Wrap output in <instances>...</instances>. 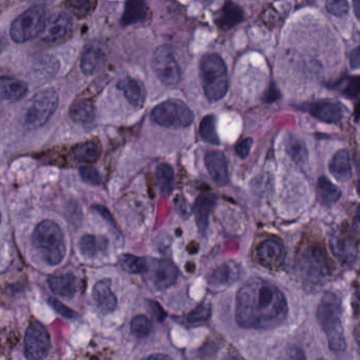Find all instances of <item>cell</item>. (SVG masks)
Returning a JSON list of instances; mask_svg holds the SVG:
<instances>
[{
    "label": "cell",
    "instance_id": "obj_33",
    "mask_svg": "<svg viewBox=\"0 0 360 360\" xmlns=\"http://www.w3.org/2000/svg\"><path fill=\"white\" fill-rule=\"evenodd\" d=\"M156 184L161 194L170 195L175 184V172L169 165H159L156 170Z\"/></svg>",
    "mask_w": 360,
    "mask_h": 360
},
{
    "label": "cell",
    "instance_id": "obj_37",
    "mask_svg": "<svg viewBox=\"0 0 360 360\" xmlns=\"http://www.w3.org/2000/svg\"><path fill=\"white\" fill-rule=\"evenodd\" d=\"M211 316V306L209 302H203L187 315V321L192 325L204 323Z\"/></svg>",
    "mask_w": 360,
    "mask_h": 360
},
{
    "label": "cell",
    "instance_id": "obj_26",
    "mask_svg": "<svg viewBox=\"0 0 360 360\" xmlns=\"http://www.w3.org/2000/svg\"><path fill=\"white\" fill-rule=\"evenodd\" d=\"M101 155V146L97 141H87L75 146L72 150V158L80 164H92Z\"/></svg>",
    "mask_w": 360,
    "mask_h": 360
},
{
    "label": "cell",
    "instance_id": "obj_41",
    "mask_svg": "<svg viewBox=\"0 0 360 360\" xmlns=\"http://www.w3.org/2000/svg\"><path fill=\"white\" fill-rule=\"evenodd\" d=\"M342 94L348 98H356L360 96V76L349 78L342 90Z\"/></svg>",
    "mask_w": 360,
    "mask_h": 360
},
{
    "label": "cell",
    "instance_id": "obj_28",
    "mask_svg": "<svg viewBox=\"0 0 360 360\" xmlns=\"http://www.w3.org/2000/svg\"><path fill=\"white\" fill-rule=\"evenodd\" d=\"M340 196H342V192L333 182L330 181L325 177L319 179L317 182V197L323 205H333L340 200Z\"/></svg>",
    "mask_w": 360,
    "mask_h": 360
},
{
    "label": "cell",
    "instance_id": "obj_50",
    "mask_svg": "<svg viewBox=\"0 0 360 360\" xmlns=\"http://www.w3.org/2000/svg\"><path fill=\"white\" fill-rule=\"evenodd\" d=\"M353 229H354V232L360 237V205L359 209H357L356 214H355Z\"/></svg>",
    "mask_w": 360,
    "mask_h": 360
},
{
    "label": "cell",
    "instance_id": "obj_18",
    "mask_svg": "<svg viewBox=\"0 0 360 360\" xmlns=\"http://www.w3.org/2000/svg\"><path fill=\"white\" fill-rule=\"evenodd\" d=\"M217 203V196L211 193H204L197 198L194 205L197 226L201 234L205 235L209 229V215Z\"/></svg>",
    "mask_w": 360,
    "mask_h": 360
},
{
    "label": "cell",
    "instance_id": "obj_29",
    "mask_svg": "<svg viewBox=\"0 0 360 360\" xmlns=\"http://www.w3.org/2000/svg\"><path fill=\"white\" fill-rule=\"evenodd\" d=\"M101 58H103V52L99 46L93 44L87 46L80 59V69L82 73L86 75H92L99 68Z\"/></svg>",
    "mask_w": 360,
    "mask_h": 360
},
{
    "label": "cell",
    "instance_id": "obj_16",
    "mask_svg": "<svg viewBox=\"0 0 360 360\" xmlns=\"http://www.w3.org/2000/svg\"><path fill=\"white\" fill-rule=\"evenodd\" d=\"M93 300L97 308L103 313L113 312L118 306V300L111 290V281L101 279L95 283L92 290Z\"/></svg>",
    "mask_w": 360,
    "mask_h": 360
},
{
    "label": "cell",
    "instance_id": "obj_19",
    "mask_svg": "<svg viewBox=\"0 0 360 360\" xmlns=\"http://www.w3.org/2000/svg\"><path fill=\"white\" fill-rule=\"evenodd\" d=\"M118 89L135 109H141L145 103V88L135 78L126 77L118 84Z\"/></svg>",
    "mask_w": 360,
    "mask_h": 360
},
{
    "label": "cell",
    "instance_id": "obj_49",
    "mask_svg": "<svg viewBox=\"0 0 360 360\" xmlns=\"http://www.w3.org/2000/svg\"><path fill=\"white\" fill-rule=\"evenodd\" d=\"M350 65L354 70L360 68V44L351 52Z\"/></svg>",
    "mask_w": 360,
    "mask_h": 360
},
{
    "label": "cell",
    "instance_id": "obj_1",
    "mask_svg": "<svg viewBox=\"0 0 360 360\" xmlns=\"http://www.w3.org/2000/svg\"><path fill=\"white\" fill-rule=\"evenodd\" d=\"M289 306L285 294L270 281L254 278L236 296V321L244 329L268 330L287 319Z\"/></svg>",
    "mask_w": 360,
    "mask_h": 360
},
{
    "label": "cell",
    "instance_id": "obj_56",
    "mask_svg": "<svg viewBox=\"0 0 360 360\" xmlns=\"http://www.w3.org/2000/svg\"><path fill=\"white\" fill-rule=\"evenodd\" d=\"M356 167L357 170H359V172L360 173V155L356 158Z\"/></svg>",
    "mask_w": 360,
    "mask_h": 360
},
{
    "label": "cell",
    "instance_id": "obj_5",
    "mask_svg": "<svg viewBox=\"0 0 360 360\" xmlns=\"http://www.w3.org/2000/svg\"><path fill=\"white\" fill-rule=\"evenodd\" d=\"M297 273L309 285H319L327 281L330 266L327 255L321 248L310 245L304 248L297 258Z\"/></svg>",
    "mask_w": 360,
    "mask_h": 360
},
{
    "label": "cell",
    "instance_id": "obj_55",
    "mask_svg": "<svg viewBox=\"0 0 360 360\" xmlns=\"http://www.w3.org/2000/svg\"><path fill=\"white\" fill-rule=\"evenodd\" d=\"M34 4H36V6H42V4H50L53 0H31Z\"/></svg>",
    "mask_w": 360,
    "mask_h": 360
},
{
    "label": "cell",
    "instance_id": "obj_57",
    "mask_svg": "<svg viewBox=\"0 0 360 360\" xmlns=\"http://www.w3.org/2000/svg\"><path fill=\"white\" fill-rule=\"evenodd\" d=\"M357 193L360 195V179L357 180L356 182Z\"/></svg>",
    "mask_w": 360,
    "mask_h": 360
},
{
    "label": "cell",
    "instance_id": "obj_25",
    "mask_svg": "<svg viewBox=\"0 0 360 360\" xmlns=\"http://www.w3.org/2000/svg\"><path fill=\"white\" fill-rule=\"evenodd\" d=\"M1 96L4 101L16 103L21 101L27 93V84L19 79L2 77L0 82Z\"/></svg>",
    "mask_w": 360,
    "mask_h": 360
},
{
    "label": "cell",
    "instance_id": "obj_58",
    "mask_svg": "<svg viewBox=\"0 0 360 360\" xmlns=\"http://www.w3.org/2000/svg\"><path fill=\"white\" fill-rule=\"evenodd\" d=\"M318 360H327V359H318Z\"/></svg>",
    "mask_w": 360,
    "mask_h": 360
},
{
    "label": "cell",
    "instance_id": "obj_11",
    "mask_svg": "<svg viewBox=\"0 0 360 360\" xmlns=\"http://www.w3.org/2000/svg\"><path fill=\"white\" fill-rule=\"evenodd\" d=\"M147 281L156 290H165L177 283L179 270L173 262L163 259H148Z\"/></svg>",
    "mask_w": 360,
    "mask_h": 360
},
{
    "label": "cell",
    "instance_id": "obj_52",
    "mask_svg": "<svg viewBox=\"0 0 360 360\" xmlns=\"http://www.w3.org/2000/svg\"><path fill=\"white\" fill-rule=\"evenodd\" d=\"M142 360H171V359L167 356V355L158 353V354L149 355V356L145 357V359Z\"/></svg>",
    "mask_w": 360,
    "mask_h": 360
},
{
    "label": "cell",
    "instance_id": "obj_38",
    "mask_svg": "<svg viewBox=\"0 0 360 360\" xmlns=\"http://www.w3.org/2000/svg\"><path fill=\"white\" fill-rule=\"evenodd\" d=\"M151 329V323L147 317L144 315H137V316L133 317L132 321H131V331L135 335L144 338V336L149 335Z\"/></svg>",
    "mask_w": 360,
    "mask_h": 360
},
{
    "label": "cell",
    "instance_id": "obj_53",
    "mask_svg": "<svg viewBox=\"0 0 360 360\" xmlns=\"http://www.w3.org/2000/svg\"><path fill=\"white\" fill-rule=\"evenodd\" d=\"M353 8L356 18L360 21V0H353Z\"/></svg>",
    "mask_w": 360,
    "mask_h": 360
},
{
    "label": "cell",
    "instance_id": "obj_46",
    "mask_svg": "<svg viewBox=\"0 0 360 360\" xmlns=\"http://www.w3.org/2000/svg\"><path fill=\"white\" fill-rule=\"evenodd\" d=\"M252 146H253V139H251V137L240 141L236 146V153L238 154L239 158H247L249 152H251Z\"/></svg>",
    "mask_w": 360,
    "mask_h": 360
},
{
    "label": "cell",
    "instance_id": "obj_44",
    "mask_svg": "<svg viewBox=\"0 0 360 360\" xmlns=\"http://www.w3.org/2000/svg\"><path fill=\"white\" fill-rule=\"evenodd\" d=\"M279 360H306V354L298 347H290L283 352Z\"/></svg>",
    "mask_w": 360,
    "mask_h": 360
},
{
    "label": "cell",
    "instance_id": "obj_34",
    "mask_svg": "<svg viewBox=\"0 0 360 360\" xmlns=\"http://www.w3.org/2000/svg\"><path fill=\"white\" fill-rule=\"evenodd\" d=\"M201 139L205 143L211 145L219 146L220 139L217 133V126H216V117L213 115H206L201 120L200 127H199Z\"/></svg>",
    "mask_w": 360,
    "mask_h": 360
},
{
    "label": "cell",
    "instance_id": "obj_42",
    "mask_svg": "<svg viewBox=\"0 0 360 360\" xmlns=\"http://www.w3.org/2000/svg\"><path fill=\"white\" fill-rule=\"evenodd\" d=\"M48 302L49 304H50L51 308H52L55 312L61 315V316L70 319H75V312H74L72 309L68 308L66 304H63V302H59V300H55V298H50V300H48Z\"/></svg>",
    "mask_w": 360,
    "mask_h": 360
},
{
    "label": "cell",
    "instance_id": "obj_15",
    "mask_svg": "<svg viewBox=\"0 0 360 360\" xmlns=\"http://www.w3.org/2000/svg\"><path fill=\"white\" fill-rule=\"evenodd\" d=\"M205 166L213 181L218 186H226L228 182V160L220 151H209L205 155Z\"/></svg>",
    "mask_w": 360,
    "mask_h": 360
},
{
    "label": "cell",
    "instance_id": "obj_27",
    "mask_svg": "<svg viewBox=\"0 0 360 360\" xmlns=\"http://www.w3.org/2000/svg\"><path fill=\"white\" fill-rule=\"evenodd\" d=\"M70 118L76 124L87 126L92 124L95 120L94 103L89 99L77 101L70 108Z\"/></svg>",
    "mask_w": 360,
    "mask_h": 360
},
{
    "label": "cell",
    "instance_id": "obj_13",
    "mask_svg": "<svg viewBox=\"0 0 360 360\" xmlns=\"http://www.w3.org/2000/svg\"><path fill=\"white\" fill-rule=\"evenodd\" d=\"M71 27V17L66 13H57L46 21L42 39L48 42L57 41L69 33Z\"/></svg>",
    "mask_w": 360,
    "mask_h": 360
},
{
    "label": "cell",
    "instance_id": "obj_12",
    "mask_svg": "<svg viewBox=\"0 0 360 360\" xmlns=\"http://www.w3.org/2000/svg\"><path fill=\"white\" fill-rule=\"evenodd\" d=\"M258 264L268 270H277L283 266L285 250L280 241L266 239L260 243L256 251Z\"/></svg>",
    "mask_w": 360,
    "mask_h": 360
},
{
    "label": "cell",
    "instance_id": "obj_14",
    "mask_svg": "<svg viewBox=\"0 0 360 360\" xmlns=\"http://www.w3.org/2000/svg\"><path fill=\"white\" fill-rule=\"evenodd\" d=\"M306 110L313 117L327 124H336L344 117L342 108L333 101H323L310 103L306 105Z\"/></svg>",
    "mask_w": 360,
    "mask_h": 360
},
{
    "label": "cell",
    "instance_id": "obj_39",
    "mask_svg": "<svg viewBox=\"0 0 360 360\" xmlns=\"http://www.w3.org/2000/svg\"><path fill=\"white\" fill-rule=\"evenodd\" d=\"M325 8L330 14L336 17L346 16L350 11L348 0H325Z\"/></svg>",
    "mask_w": 360,
    "mask_h": 360
},
{
    "label": "cell",
    "instance_id": "obj_22",
    "mask_svg": "<svg viewBox=\"0 0 360 360\" xmlns=\"http://www.w3.org/2000/svg\"><path fill=\"white\" fill-rule=\"evenodd\" d=\"M148 14H149V8L145 0H127L120 23L125 27L137 25L145 21Z\"/></svg>",
    "mask_w": 360,
    "mask_h": 360
},
{
    "label": "cell",
    "instance_id": "obj_54",
    "mask_svg": "<svg viewBox=\"0 0 360 360\" xmlns=\"http://www.w3.org/2000/svg\"><path fill=\"white\" fill-rule=\"evenodd\" d=\"M354 116L356 122H360V101L355 105Z\"/></svg>",
    "mask_w": 360,
    "mask_h": 360
},
{
    "label": "cell",
    "instance_id": "obj_35",
    "mask_svg": "<svg viewBox=\"0 0 360 360\" xmlns=\"http://www.w3.org/2000/svg\"><path fill=\"white\" fill-rule=\"evenodd\" d=\"M97 0H66V6L71 14L82 19L90 16L97 8Z\"/></svg>",
    "mask_w": 360,
    "mask_h": 360
},
{
    "label": "cell",
    "instance_id": "obj_17",
    "mask_svg": "<svg viewBox=\"0 0 360 360\" xmlns=\"http://www.w3.org/2000/svg\"><path fill=\"white\" fill-rule=\"evenodd\" d=\"M241 276V268L236 262H225L211 271L209 275V285L213 287H228L236 283Z\"/></svg>",
    "mask_w": 360,
    "mask_h": 360
},
{
    "label": "cell",
    "instance_id": "obj_30",
    "mask_svg": "<svg viewBox=\"0 0 360 360\" xmlns=\"http://www.w3.org/2000/svg\"><path fill=\"white\" fill-rule=\"evenodd\" d=\"M108 247V240L105 237H97L94 235H85L80 241V250L82 256L93 258L101 251H105Z\"/></svg>",
    "mask_w": 360,
    "mask_h": 360
},
{
    "label": "cell",
    "instance_id": "obj_40",
    "mask_svg": "<svg viewBox=\"0 0 360 360\" xmlns=\"http://www.w3.org/2000/svg\"><path fill=\"white\" fill-rule=\"evenodd\" d=\"M80 174L85 182L92 184V186H101V182H103L99 171L93 167H82L80 169Z\"/></svg>",
    "mask_w": 360,
    "mask_h": 360
},
{
    "label": "cell",
    "instance_id": "obj_31",
    "mask_svg": "<svg viewBox=\"0 0 360 360\" xmlns=\"http://www.w3.org/2000/svg\"><path fill=\"white\" fill-rule=\"evenodd\" d=\"M285 152L296 164L304 165L308 160V149H306V143L299 137L292 135L287 139Z\"/></svg>",
    "mask_w": 360,
    "mask_h": 360
},
{
    "label": "cell",
    "instance_id": "obj_20",
    "mask_svg": "<svg viewBox=\"0 0 360 360\" xmlns=\"http://www.w3.org/2000/svg\"><path fill=\"white\" fill-rule=\"evenodd\" d=\"M330 243H331L332 251L342 262H351L356 257V243L352 237L344 233H337L332 236Z\"/></svg>",
    "mask_w": 360,
    "mask_h": 360
},
{
    "label": "cell",
    "instance_id": "obj_7",
    "mask_svg": "<svg viewBox=\"0 0 360 360\" xmlns=\"http://www.w3.org/2000/svg\"><path fill=\"white\" fill-rule=\"evenodd\" d=\"M58 107V94L53 88L44 89L34 95L25 113V126L37 129L44 126Z\"/></svg>",
    "mask_w": 360,
    "mask_h": 360
},
{
    "label": "cell",
    "instance_id": "obj_59",
    "mask_svg": "<svg viewBox=\"0 0 360 360\" xmlns=\"http://www.w3.org/2000/svg\"><path fill=\"white\" fill-rule=\"evenodd\" d=\"M101 360H108V359H101Z\"/></svg>",
    "mask_w": 360,
    "mask_h": 360
},
{
    "label": "cell",
    "instance_id": "obj_9",
    "mask_svg": "<svg viewBox=\"0 0 360 360\" xmlns=\"http://www.w3.org/2000/svg\"><path fill=\"white\" fill-rule=\"evenodd\" d=\"M51 348L50 336L42 323L33 321L25 335V355L29 360L46 359Z\"/></svg>",
    "mask_w": 360,
    "mask_h": 360
},
{
    "label": "cell",
    "instance_id": "obj_8",
    "mask_svg": "<svg viewBox=\"0 0 360 360\" xmlns=\"http://www.w3.org/2000/svg\"><path fill=\"white\" fill-rule=\"evenodd\" d=\"M46 14L42 6H34L19 15L11 25V38L15 42H25L33 39L44 32Z\"/></svg>",
    "mask_w": 360,
    "mask_h": 360
},
{
    "label": "cell",
    "instance_id": "obj_51",
    "mask_svg": "<svg viewBox=\"0 0 360 360\" xmlns=\"http://www.w3.org/2000/svg\"><path fill=\"white\" fill-rule=\"evenodd\" d=\"M353 308L360 315V289L353 296Z\"/></svg>",
    "mask_w": 360,
    "mask_h": 360
},
{
    "label": "cell",
    "instance_id": "obj_48",
    "mask_svg": "<svg viewBox=\"0 0 360 360\" xmlns=\"http://www.w3.org/2000/svg\"><path fill=\"white\" fill-rule=\"evenodd\" d=\"M177 211L179 212L180 215H181L182 217H190V207H188L187 201H186L182 196L177 200Z\"/></svg>",
    "mask_w": 360,
    "mask_h": 360
},
{
    "label": "cell",
    "instance_id": "obj_6",
    "mask_svg": "<svg viewBox=\"0 0 360 360\" xmlns=\"http://www.w3.org/2000/svg\"><path fill=\"white\" fill-rule=\"evenodd\" d=\"M151 120L164 128L180 129L190 126L194 116L185 103L179 99H170L154 107Z\"/></svg>",
    "mask_w": 360,
    "mask_h": 360
},
{
    "label": "cell",
    "instance_id": "obj_47",
    "mask_svg": "<svg viewBox=\"0 0 360 360\" xmlns=\"http://www.w3.org/2000/svg\"><path fill=\"white\" fill-rule=\"evenodd\" d=\"M263 98L266 103H274V101H276L277 99L280 98V92H279L278 89L276 88V86L272 84V86L268 89V91H266Z\"/></svg>",
    "mask_w": 360,
    "mask_h": 360
},
{
    "label": "cell",
    "instance_id": "obj_3",
    "mask_svg": "<svg viewBox=\"0 0 360 360\" xmlns=\"http://www.w3.org/2000/svg\"><path fill=\"white\" fill-rule=\"evenodd\" d=\"M33 245L42 260L50 266H56L66 256L65 236L58 224L44 220L33 232Z\"/></svg>",
    "mask_w": 360,
    "mask_h": 360
},
{
    "label": "cell",
    "instance_id": "obj_24",
    "mask_svg": "<svg viewBox=\"0 0 360 360\" xmlns=\"http://www.w3.org/2000/svg\"><path fill=\"white\" fill-rule=\"evenodd\" d=\"M330 172L338 181L347 182L352 176L350 154L346 150H340L330 162Z\"/></svg>",
    "mask_w": 360,
    "mask_h": 360
},
{
    "label": "cell",
    "instance_id": "obj_36",
    "mask_svg": "<svg viewBox=\"0 0 360 360\" xmlns=\"http://www.w3.org/2000/svg\"><path fill=\"white\" fill-rule=\"evenodd\" d=\"M58 61L53 57H42L36 63L35 72L39 76L46 77V76H52L56 73L58 70Z\"/></svg>",
    "mask_w": 360,
    "mask_h": 360
},
{
    "label": "cell",
    "instance_id": "obj_21",
    "mask_svg": "<svg viewBox=\"0 0 360 360\" xmlns=\"http://www.w3.org/2000/svg\"><path fill=\"white\" fill-rule=\"evenodd\" d=\"M48 285L55 295L72 298L77 292L78 281L72 274L57 275L48 279Z\"/></svg>",
    "mask_w": 360,
    "mask_h": 360
},
{
    "label": "cell",
    "instance_id": "obj_2",
    "mask_svg": "<svg viewBox=\"0 0 360 360\" xmlns=\"http://www.w3.org/2000/svg\"><path fill=\"white\" fill-rule=\"evenodd\" d=\"M342 300L337 294L327 292L317 309V321L328 338L333 352H344L347 348L346 336L342 326Z\"/></svg>",
    "mask_w": 360,
    "mask_h": 360
},
{
    "label": "cell",
    "instance_id": "obj_45",
    "mask_svg": "<svg viewBox=\"0 0 360 360\" xmlns=\"http://www.w3.org/2000/svg\"><path fill=\"white\" fill-rule=\"evenodd\" d=\"M93 209H94L95 211L101 215V217L103 218L105 221H107V224H109L113 230H116V232H118L116 221H114L113 217H112L109 210H108L105 205H95L94 207H93Z\"/></svg>",
    "mask_w": 360,
    "mask_h": 360
},
{
    "label": "cell",
    "instance_id": "obj_32",
    "mask_svg": "<svg viewBox=\"0 0 360 360\" xmlns=\"http://www.w3.org/2000/svg\"><path fill=\"white\" fill-rule=\"evenodd\" d=\"M118 264L125 272L130 274H145L148 270L147 258L139 257L131 254H123L118 258Z\"/></svg>",
    "mask_w": 360,
    "mask_h": 360
},
{
    "label": "cell",
    "instance_id": "obj_23",
    "mask_svg": "<svg viewBox=\"0 0 360 360\" xmlns=\"http://www.w3.org/2000/svg\"><path fill=\"white\" fill-rule=\"evenodd\" d=\"M243 19H244V13H243L242 8L234 2L228 1L220 11L219 15L216 19V23L220 29L228 31L242 22Z\"/></svg>",
    "mask_w": 360,
    "mask_h": 360
},
{
    "label": "cell",
    "instance_id": "obj_4",
    "mask_svg": "<svg viewBox=\"0 0 360 360\" xmlns=\"http://www.w3.org/2000/svg\"><path fill=\"white\" fill-rule=\"evenodd\" d=\"M200 75L205 96L211 101H218L228 91V68L223 58L218 54L203 57L200 63Z\"/></svg>",
    "mask_w": 360,
    "mask_h": 360
},
{
    "label": "cell",
    "instance_id": "obj_43",
    "mask_svg": "<svg viewBox=\"0 0 360 360\" xmlns=\"http://www.w3.org/2000/svg\"><path fill=\"white\" fill-rule=\"evenodd\" d=\"M148 312L151 315L152 319L159 321V323H162L166 317V312H165L164 309L159 302H154V300L148 302Z\"/></svg>",
    "mask_w": 360,
    "mask_h": 360
},
{
    "label": "cell",
    "instance_id": "obj_10",
    "mask_svg": "<svg viewBox=\"0 0 360 360\" xmlns=\"http://www.w3.org/2000/svg\"><path fill=\"white\" fill-rule=\"evenodd\" d=\"M151 65L156 77L165 86H173L179 84L181 72L173 53L167 46H163L156 49L152 57Z\"/></svg>",
    "mask_w": 360,
    "mask_h": 360
}]
</instances>
